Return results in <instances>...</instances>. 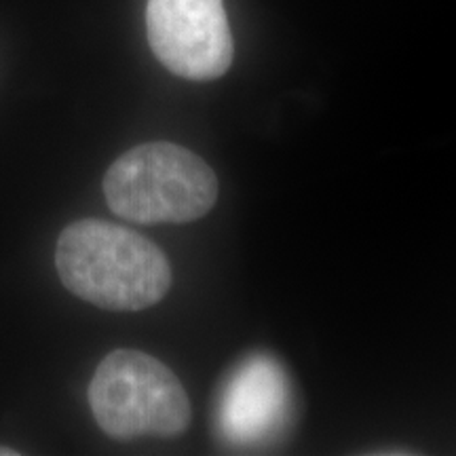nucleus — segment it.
I'll use <instances>...</instances> for the list:
<instances>
[{
  "label": "nucleus",
  "instance_id": "nucleus-4",
  "mask_svg": "<svg viewBox=\"0 0 456 456\" xmlns=\"http://www.w3.org/2000/svg\"><path fill=\"white\" fill-rule=\"evenodd\" d=\"M152 53L188 81H214L232 64V37L222 0H148Z\"/></svg>",
  "mask_w": 456,
  "mask_h": 456
},
{
  "label": "nucleus",
  "instance_id": "nucleus-6",
  "mask_svg": "<svg viewBox=\"0 0 456 456\" xmlns=\"http://www.w3.org/2000/svg\"><path fill=\"white\" fill-rule=\"evenodd\" d=\"M20 452H17V450H13V448H4V446H0V456H17Z\"/></svg>",
  "mask_w": 456,
  "mask_h": 456
},
{
  "label": "nucleus",
  "instance_id": "nucleus-5",
  "mask_svg": "<svg viewBox=\"0 0 456 456\" xmlns=\"http://www.w3.org/2000/svg\"><path fill=\"white\" fill-rule=\"evenodd\" d=\"M289 419V387L283 370L266 355H254L222 387L216 423L235 446L269 442Z\"/></svg>",
  "mask_w": 456,
  "mask_h": 456
},
{
  "label": "nucleus",
  "instance_id": "nucleus-2",
  "mask_svg": "<svg viewBox=\"0 0 456 456\" xmlns=\"http://www.w3.org/2000/svg\"><path fill=\"white\" fill-rule=\"evenodd\" d=\"M114 214L138 224H186L218 201V178L201 157L171 142H148L118 157L104 178Z\"/></svg>",
  "mask_w": 456,
  "mask_h": 456
},
{
  "label": "nucleus",
  "instance_id": "nucleus-3",
  "mask_svg": "<svg viewBox=\"0 0 456 456\" xmlns=\"http://www.w3.org/2000/svg\"><path fill=\"white\" fill-rule=\"evenodd\" d=\"M89 406L100 429L118 442L175 437L191 425V402L178 376L134 349L102 359L89 385Z\"/></svg>",
  "mask_w": 456,
  "mask_h": 456
},
{
  "label": "nucleus",
  "instance_id": "nucleus-1",
  "mask_svg": "<svg viewBox=\"0 0 456 456\" xmlns=\"http://www.w3.org/2000/svg\"><path fill=\"white\" fill-rule=\"evenodd\" d=\"M55 266L74 296L108 311L148 309L171 288L167 256L140 232L104 220L66 226Z\"/></svg>",
  "mask_w": 456,
  "mask_h": 456
}]
</instances>
